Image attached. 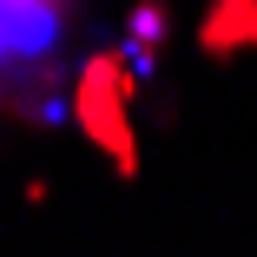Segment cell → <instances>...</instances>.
<instances>
[{
  "label": "cell",
  "mask_w": 257,
  "mask_h": 257,
  "mask_svg": "<svg viewBox=\"0 0 257 257\" xmlns=\"http://www.w3.org/2000/svg\"><path fill=\"white\" fill-rule=\"evenodd\" d=\"M165 40H172V7H165V0H132L119 46H125V60L139 66V79H152V73H159V53H165Z\"/></svg>",
  "instance_id": "3"
},
{
  "label": "cell",
  "mask_w": 257,
  "mask_h": 257,
  "mask_svg": "<svg viewBox=\"0 0 257 257\" xmlns=\"http://www.w3.org/2000/svg\"><path fill=\"white\" fill-rule=\"evenodd\" d=\"M132 99H139V66L125 60V46H92L73 66V125L119 178H139Z\"/></svg>",
  "instance_id": "1"
},
{
  "label": "cell",
  "mask_w": 257,
  "mask_h": 257,
  "mask_svg": "<svg viewBox=\"0 0 257 257\" xmlns=\"http://www.w3.org/2000/svg\"><path fill=\"white\" fill-rule=\"evenodd\" d=\"M204 60H237L257 46V0H204V14L191 27Z\"/></svg>",
  "instance_id": "2"
}]
</instances>
